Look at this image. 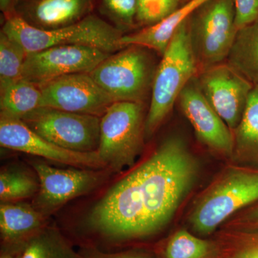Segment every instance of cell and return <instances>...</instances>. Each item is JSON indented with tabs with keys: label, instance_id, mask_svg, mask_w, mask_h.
I'll use <instances>...</instances> for the list:
<instances>
[{
	"label": "cell",
	"instance_id": "4dcf8cb0",
	"mask_svg": "<svg viewBox=\"0 0 258 258\" xmlns=\"http://www.w3.org/2000/svg\"><path fill=\"white\" fill-rule=\"evenodd\" d=\"M24 244L1 243L0 258H20Z\"/></svg>",
	"mask_w": 258,
	"mask_h": 258
},
{
	"label": "cell",
	"instance_id": "7402d4cb",
	"mask_svg": "<svg viewBox=\"0 0 258 258\" xmlns=\"http://www.w3.org/2000/svg\"><path fill=\"white\" fill-rule=\"evenodd\" d=\"M42 91L35 83L22 79L0 92L1 115L21 119L41 107Z\"/></svg>",
	"mask_w": 258,
	"mask_h": 258
},
{
	"label": "cell",
	"instance_id": "7c38bea8",
	"mask_svg": "<svg viewBox=\"0 0 258 258\" xmlns=\"http://www.w3.org/2000/svg\"><path fill=\"white\" fill-rule=\"evenodd\" d=\"M39 86L41 107L101 117L115 102L87 73L66 75Z\"/></svg>",
	"mask_w": 258,
	"mask_h": 258
},
{
	"label": "cell",
	"instance_id": "8fae6325",
	"mask_svg": "<svg viewBox=\"0 0 258 258\" xmlns=\"http://www.w3.org/2000/svg\"><path fill=\"white\" fill-rule=\"evenodd\" d=\"M32 166L39 181L33 206L45 217L70 200L96 189L106 178L95 169H57L41 161Z\"/></svg>",
	"mask_w": 258,
	"mask_h": 258
},
{
	"label": "cell",
	"instance_id": "9a60e30c",
	"mask_svg": "<svg viewBox=\"0 0 258 258\" xmlns=\"http://www.w3.org/2000/svg\"><path fill=\"white\" fill-rule=\"evenodd\" d=\"M96 0H15V15L40 30H56L93 13Z\"/></svg>",
	"mask_w": 258,
	"mask_h": 258
},
{
	"label": "cell",
	"instance_id": "52a82bcc",
	"mask_svg": "<svg viewBox=\"0 0 258 258\" xmlns=\"http://www.w3.org/2000/svg\"><path fill=\"white\" fill-rule=\"evenodd\" d=\"M187 24L199 72L227 60L238 30L233 0H208Z\"/></svg>",
	"mask_w": 258,
	"mask_h": 258
},
{
	"label": "cell",
	"instance_id": "4316f807",
	"mask_svg": "<svg viewBox=\"0 0 258 258\" xmlns=\"http://www.w3.org/2000/svg\"><path fill=\"white\" fill-rule=\"evenodd\" d=\"M189 0H137V25L144 28L160 23Z\"/></svg>",
	"mask_w": 258,
	"mask_h": 258
},
{
	"label": "cell",
	"instance_id": "44dd1931",
	"mask_svg": "<svg viewBox=\"0 0 258 258\" xmlns=\"http://www.w3.org/2000/svg\"><path fill=\"white\" fill-rule=\"evenodd\" d=\"M20 258H82L58 229L47 225L24 244Z\"/></svg>",
	"mask_w": 258,
	"mask_h": 258
},
{
	"label": "cell",
	"instance_id": "7a4b0ae2",
	"mask_svg": "<svg viewBox=\"0 0 258 258\" xmlns=\"http://www.w3.org/2000/svg\"><path fill=\"white\" fill-rule=\"evenodd\" d=\"M158 64L152 88V99L145 121V137L157 132L170 113L180 93L199 73L191 43L187 20L171 37Z\"/></svg>",
	"mask_w": 258,
	"mask_h": 258
},
{
	"label": "cell",
	"instance_id": "277c9868",
	"mask_svg": "<svg viewBox=\"0 0 258 258\" xmlns=\"http://www.w3.org/2000/svg\"><path fill=\"white\" fill-rule=\"evenodd\" d=\"M258 201V171L227 169L205 191L190 212L191 232L208 237L231 215Z\"/></svg>",
	"mask_w": 258,
	"mask_h": 258
},
{
	"label": "cell",
	"instance_id": "6da1fadb",
	"mask_svg": "<svg viewBox=\"0 0 258 258\" xmlns=\"http://www.w3.org/2000/svg\"><path fill=\"white\" fill-rule=\"evenodd\" d=\"M200 169L183 139L163 141L88 212L83 230V237L92 243L88 247L123 245L160 233L193 189Z\"/></svg>",
	"mask_w": 258,
	"mask_h": 258
},
{
	"label": "cell",
	"instance_id": "ffe728a7",
	"mask_svg": "<svg viewBox=\"0 0 258 258\" xmlns=\"http://www.w3.org/2000/svg\"><path fill=\"white\" fill-rule=\"evenodd\" d=\"M158 258H218L216 240H208L181 229L170 236L156 252Z\"/></svg>",
	"mask_w": 258,
	"mask_h": 258
},
{
	"label": "cell",
	"instance_id": "30bf717a",
	"mask_svg": "<svg viewBox=\"0 0 258 258\" xmlns=\"http://www.w3.org/2000/svg\"><path fill=\"white\" fill-rule=\"evenodd\" d=\"M110 53L88 45H60L30 52L24 63L23 79L41 86L66 75L90 74Z\"/></svg>",
	"mask_w": 258,
	"mask_h": 258
},
{
	"label": "cell",
	"instance_id": "3957f363",
	"mask_svg": "<svg viewBox=\"0 0 258 258\" xmlns=\"http://www.w3.org/2000/svg\"><path fill=\"white\" fill-rule=\"evenodd\" d=\"M1 30L18 42L28 53L60 45H81L112 54L122 49L120 40L124 35L94 13L71 26L50 30L32 27L14 15L5 19Z\"/></svg>",
	"mask_w": 258,
	"mask_h": 258
},
{
	"label": "cell",
	"instance_id": "d4e9b609",
	"mask_svg": "<svg viewBox=\"0 0 258 258\" xmlns=\"http://www.w3.org/2000/svg\"><path fill=\"white\" fill-rule=\"evenodd\" d=\"M39 181L20 169H5L0 173L1 203H15L37 195Z\"/></svg>",
	"mask_w": 258,
	"mask_h": 258
},
{
	"label": "cell",
	"instance_id": "d6986e66",
	"mask_svg": "<svg viewBox=\"0 0 258 258\" xmlns=\"http://www.w3.org/2000/svg\"><path fill=\"white\" fill-rule=\"evenodd\" d=\"M227 62L258 86V19L237 30Z\"/></svg>",
	"mask_w": 258,
	"mask_h": 258
},
{
	"label": "cell",
	"instance_id": "5b68a950",
	"mask_svg": "<svg viewBox=\"0 0 258 258\" xmlns=\"http://www.w3.org/2000/svg\"><path fill=\"white\" fill-rule=\"evenodd\" d=\"M152 52L139 45L124 47L110 54L90 75L115 102L144 103L158 67Z\"/></svg>",
	"mask_w": 258,
	"mask_h": 258
},
{
	"label": "cell",
	"instance_id": "ac0fdd59",
	"mask_svg": "<svg viewBox=\"0 0 258 258\" xmlns=\"http://www.w3.org/2000/svg\"><path fill=\"white\" fill-rule=\"evenodd\" d=\"M233 132L232 157L258 166V86H254L242 119Z\"/></svg>",
	"mask_w": 258,
	"mask_h": 258
},
{
	"label": "cell",
	"instance_id": "484cf974",
	"mask_svg": "<svg viewBox=\"0 0 258 258\" xmlns=\"http://www.w3.org/2000/svg\"><path fill=\"white\" fill-rule=\"evenodd\" d=\"M99 16L123 34L135 29L137 25V0H96Z\"/></svg>",
	"mask_w": 258,
	"mask_h": 258
},
{
	"label": "cell",
	"instance_id": "ba28073f",
	"mask_svg": "<svg viewBox=\"0 0 258 258\" xmlns=\"http://www.w3.org/2000/svg\"><path fill=\"white\" fill-rule=\"evenodd\" d=\"M32 131L58 147L73 152H97L101 117L40 107L21 118Z\"/></svg>",
	"mask_w": 258,
	"mask_h": 258
},
{
	"label": "cell",
	"instance_id": "603a6c76",
	"mask_svg": "<svg viewBox=\"0 0 258 258\" xmlns=\"http://www.w3.org/2000/svg\"><path fill=\"white\" fill-rule=\"evenodd\" d=\"M215 240L220 247L218 258H258V227L230 226Z\"/></svg>",
	"mask_w": 258,
	"mask_h": 258
},
{
	"label": "cell",
	"instance_id": "f1b7e54d",
	"mask_svg": "<svg viewBox=\"0 0 258 258\" xmlns=\"http://www.w3.org/2000/svg\"><path fill=\"white\" fill-rule=\"evenodd\" d=\"M237 30L258 19V0H233Z\"/></svg>",
	"mask_w": 258,
	"mask_h": 258
},
{
	"label": "cell",
	"instance_id": "2e32d148",
	"mask_svg": "<svg viewBox=\"0 0 258 258\" xmlns=\"http://www.w3.org/2000/svg\"><path fill=\"white\" fill-rule=\"evenodd\" d=\"M207 1L189 0L160 23L140 29L133 33L124 34L120 40V46L123 48L129 45H139L162 56L178 27L187 20L194 12Z\"/></svg>",
	"mask_w": 258,
	"mask_h": 258
},
{
	"label": "cell",
	"instance_id": "cb8c5ba5",
	"mask_svg": "<svg viewBox=\"0 0 258 258\" xmlns=\"http://www.w3.org/2000/svg\"><path fill=\"white\" fill-rule=\"evenodd\" d=\"M28 52L16 40L0 32V92L23 79Z\"/></svg>",
	"mask_w": 258,
	"mask_h": 258
},
{
	"label": "cell",
	"instance_id": "4fadbf2b",
	"mask_svg": "<svg viewBox=\"0 0 258 258\" xmlns=\"http://www.w3.org/2000/svg\"><path fill=\"white\" fill-rule=\"evenodd\" d=\"M0 145L81 169L106 168L98 152H76L63 149L35 133L20 118L3 115H0Z\"/></svg>",
	"mask_w": 258,
	"mask_h": 258
},
{
	"label": "cell",
	"instance_id": "e0dca14e",
	"mask_svg": "<svg viewBox=\"0 0 258 258\" xmlns=\"http://www.w3.org/2000/svg\"><path fill=\"white\" fill-rule=\"evenodd\" d=\"M45 216L27 203H1V243H25L47 226Z\"/></svg>",
	"mask_w": 258,
	"mask_h": 258
},
{
	"label": "cell",
	"instance_id": "1f68e13d",
	"mask_svg": "<svg viewBox=\"0 0 258 258\" xmlns=\"http://www.w3.org/2000/svg\"><path fill=\"white\" fill-rule=\"evenodd\" d=\"M0 10L5 19L15 15V0H0Z\"/></svg>",
	"mask_w": 258,
	"mask_h": 258
},
{
	"label": "cell",
	"instance_id": "83f0119b",
	"mask_svg": "<svg viewBox=\"0 0 258 258\" xmlns=\"http://www.w3.org/2000/svg\"><path fill=\"white\" fill-rule=\"evenodd\" d=\"M79 253L82 258H158L156 252L144 248L110 252L93 247H83Z\"/></svg>",
	"mask_w": 258,
	"mask_h": 258
},
{
	"label": "cell",
	"instance_id": "9c48e42d",
	"mask_svg": "<svg viewBox=\"0 0 258 258\" xmlns=\"http://www.w3.org/2000/svg\"><path fill=\"white\" fill-rule=\"evenodd\" d=\"M197 79L204 96L233 132L254 86L227 62L202 70Z\"/></svg>",
	"mask_w": 258,
	"mask_h": 258
},
{
	"label": "cell",
	"instance_id": "5bb4252c",
	"mask_svg": "<svg viewBox=\"0 0 258 258\" xmlns=\"http://www.w3.org/2000/svg\"><path fill=\"white\" fill-rule=\"evenodd\" d=\"M178 101L199 140L214 152L226 157H232V131L204 96L199 87L197 76L185 86Z\"/></svg>",
	"mask_w": 258,
	"mask_h": 258
},
{
	"label": "cell",
	"instance_id": "f546056e",
	"mask_svg": "<svg viewBox=\"0 0 258 258\" xmlns=\"http://www.w3.org/2000/svg\"><path fill=\"white\" fill-rule=\"evenodd\" d=\"M233 227H258V205L237 220Z\"/></svg>",
	"mask_w": 258,
	"mask_h": 258
},
{
	"label": "cell",
	"instance_id": "8992f818",
	"mask_svg": "<svg viewBox=\"0 0 258 258\" xmlns=\"http://www.w3.org/2000/svg\"><path fill=\"white\" fill-rule=\"evenodd\" d=\"M145 115L142 103L116 101L101 117L98 155L106 168L119 171L133 165L143 147Z\"/></svg>",
	"mask_w": 258,
	"mask_h": 258
}]
</instances>
